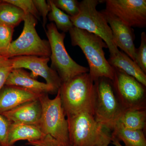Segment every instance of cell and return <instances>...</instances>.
Segmentation results:
<instances>
[{"label": "cell", "instance_id": "18", "mask_svg": "<svg viewBox=\"0 0 146 146\" xmlns=\"http://www.w3.org/2000/svg\"><path fill=\"white\" fill-rule=\"evenodd\" d=\"M112 130L111 136L119 141H123L125 146H146L143 131L128 129L118 122Z\"/></svg>", "mask_w": 146, "mask_h": 146}, {"label": "cell", "instance_id": "3", "mask_svg": "<svg viewBox=\"0 0 146 146\" xmlns=\"http://www.w3.org/2000/svg\"><path fill=\"white\" fill-rule=\"evenodd\" d=\"M67 119L71 145L96 146L111 143V135L91 113L80 112Z\"/></svg>", "mask_w": 146, "mask_h": 146}, {"label": "cell", "instance_id": "7", "mask_svg": "<svg viewBox=\"0 0 146 146\" xmlns=\"http://www.w3.org/2000/svg\"><path fill=\"white\" fill-rule=\"evenodd\" d=\"M95 82L94 117L107 129H113L125 112L115 94L112 80L103 77Z\"/></svg>", "mask_w": 146, "mask_h": 146}, {"label": "cell", "instance_id": "17", "mask_svg": "<svg viewBox=\"0 0 146 146\" xmlns=\"http://www.w3.org/2000/svg\"><path fill=\"white\" fill-rule=\"evenodd\" d=\"M43 135L37 126L11 123L7 138L8 145L14 146L16 142L21 140H27L29 142L38 140Z\"/></svg>", "mask_w": 146, "mask_h": 146}, {"label": "cell", "instance_id": "8", "mask_svg": "<svg viewBox=\"0 0 146 146\" xmlns=\"http://www.w3.org/2000/svg\"><path fill=\"white\" fill-rule=\"evenodd\" d=\"M22 33L3 54V56L10 58L23 56L49 57L50 46L48 41L42 39L35 29L37 19L30 14H26Z\"/></svg>", "mask_w": 146, "mask_h": 146}, {"label": "cell", "instance_id": "30", "mask_svg": "<svg viewBox=\"0 0 146 146\" xmlns=\"http://www.w3.org/2000/svg\"><path fill=\"white\" fill-rule=\"evenodd\" d=\"M111 142H112V144L115 146H123L120 143V141H119L114 137H112V136H111Z\"/></svg>", "mask_w": 146, "mask_h": 146}, {"label": "cell", "instance_id": "32", "mask_svg": "<svg viewBox=\"0 0 146 146\" xmlns=\"http://www.w3.org/2000/svg\"><path fill=\"white\" fill-rule=\"evenodd\" d=\"M2 56H2L1 55V52H0V58Z\"/></svg>", "mask_w": 146, "mask_h": 146}, {"label": "cell", "instance_id": "22", "mask_svg": "<svg viewBox=\"0 0 146 146\" xmlns=\"http://www.w3.org/2000/svg\"><path fill=\"white\" fill-rule=\"evenodd\" d=\"M14 29L13 27L0 23V52L2 56L11 43Z\"/></svg>", "mask_w": 146, "mask_h": 146}, {"label": "cell", "instance_id": "6", "mask_svg": "<svg viewBox=\"0 0 146 146\" xmlns=\"http://www.w3.org/2000/svg\"><path fill=\"white\" fill-rule=\"evenodd\" d=\"M42 108L41 119L37 126L44 135H49L65 145H70L68 121L61 103L59 89L56 96L50 99L48 94L39 98Z\"/></svg>", "mask_w": 146, "mask_h": 146}, {"label": "cell", "instance_id": "34", "mask_svg": "<svg viewBox=\"0 0 146 146\" xmlns=\"http://www.w3.org/2000/svg\"></svg>", "mask_w": 146, "mask_h": 146}, {"label": "cell", "instance_id": "26", "mask_svg": "<svg viewBox=\"0 0 146 146\" xmlns=\"http://www.w3.org/2000/svg\"><path fill=\"white\" fill-rule=\"evenodd\" d=\"M13 69L10 58L4 56L0 58V91L5 86L7 79Z\"/></svg>", "mask_w": 146, "mask_h": 146}, {"label": "cell", "instance_id": "19", "mask_svg": "<svg viewBox=\"0 0 146 146\" xmlns=\"http://www.w3.org/2000/svg\"><path fill=\"white\" fill-rule=\"evenodd\" d=\"M26 14L20 8L5 2H0V23L13 27L24 21Z\"/></svg>", "mask_w": 146, "mask_h": 146}, {"label": "cell", "instance_id": "9", "mask_svg": "<svg viewBox=\"0 0 146 146\" xmlns=\"http://www.w3.org/2000/svg\"><path fill=\"white\" fill-rule=\"evenodd\" d=\"M113 89L125 110L146 109V86L136 79L114 68Z\"/></svg>", "mask_w": 146, "mask_h": 146}, {"label": "cell", "instance_id": "15", "mask_svg": "<svg viewBox=\"0 0 146 146\" xmlns=\"http://www.w3.org/2000/svg\"><path fill=\"white\" fill-rule=\"evenodd\" d=\"M41 95L18 86L5 85L0 91V114L38 99Z\"/></svg>", "mask_w": 146, "mask_h": 146}, {"label": "cell", "instance_id": "4", "mask_svg": "<svg viewBox=\"0 0 146 146\" xmlns=\"http://www.w3.org/2000/svg\"><path fill=\"white\" fill-rule=\"evenodd\" d=\"M100 2L98 0H83L80 2L79 12L70 17L74 27L97 35L105 42L113 56L119 52L114 44L112 31L107 20L101 11L97 10Z\"/></svg>", "mask_w": 146, "mask_h": 146}, {"label": "cell", "instance_id": "2", "mask_svg": "<svg viewBox=\"0 0 146 146\" xmlns=\"http://www.w3.org/2000/svg\"><path fill=\"white\" fill-rule=\"evenodd\" d=\"M59 91L66 117L82 112L94 115L96 87L89 73L79 75L62 82Z\"/></svg>", "mask_w": 146, "mask_h": 146}, {"label": "cell", "instance_id": "11", "mask_svg": "<svg viewBox=\"0 0 146 146\" xmlns=\"http://www.w3.org/2000/svg\"><path fill=\"white\" fill-rule=\"evenodd\" d=\"M13 69L23 68L30 70L31 76L36 79L39 76L46 80V83L58 91L62 81L58 74L48 65L49 57L35 56H23L11 58Z\"/></svg>", "mask_w": 146, "mask_h": 146}, {"label": "cell", "instance_id": "24", "mask_svg": "<svg viewBox=\"0 0 146 146\" xmlns=\"http://www.w3.org/2000/svg\"><path fill=\"white\" fill-rule=\"evenodd\" d=\"M58 8L65 11L70 17L76 16L79 12V4L77 0H52Z\"/></svg>", "mask_w": 146, "mask_h": 146}, {"label": "cell", "instance_id": "13", "mask_svg": "<svg viewBox=\"0 0 146 146\" xmlns=\"http://www.w3.org/2000/svg\"><path fill=\"white\" fill-rule=\"evenodd\" d=\"M5 85L18 86L38 94H55L57 91L51 85L37 81L23 68L13 69L9 75Z\"/></svg>", "mask_w": 146, "mask_h": 146}, {"label": "cell", "instance_id": "5", "mask_svg": "<svg viewBox=\"0 0 146 146\" xmlns=\"http://www.w3.org/2000/svg\"><path fill=\"white\" fill-rule=\"evenodd\" d=\"M46 32L51 49L50 68L58 74L62 82L89 72V68L76 63L67 52L64 45L65 33H60L54 23L46 25Z\"/></svg>", "mask_w": 146, "mask_h": 146}, {"label": "cell", "instance_id": "12", "mask_svg": "<svg viewBox=\"0 0 146 146\" xmlns=\"http://www.w3.org/2000/svg\"><path fill=\"white\" fill-rule=\"evenodd\" d=\"M111 29L114 44L132 60H135L136 48L133 29L124 24L112 13L104 9L101 11Z\"/></svg>", "mask_w": 146, "mask_h": 146}, {"label": "cell", "instance_id": "1", "mask_svg": "<svg viewBox=\"0 0 146 146\" xmlns=\"http://www.w3.org/2000/svg\"><path fill=\"white\" fill-rule=\"evenodd\" d=\"M69 32L73 46H78L85 55L89 66V75L94 82L101 78L113 80L114 68L105 56L107 45L99 36L73 27Z\"/></svg>", "mask_w": 146, "mask_h": 146}, {"label": "cell", "instance_id": "23", "mask_svg": "<svg viewBox=\"0 0 146 146\" xmlns=\"http://www.w3.org/2000/svg\"><path fill=\"white\" fill-rule=\"evenodd\" d=\"M3 1L20 8L26 14H31L37 20H40V15L33 0H4Z\"/></svg>", "mask_w": 146, "mask_h": 146}, {"label": "cell", "instance_id": "20", "mask_svg": "<svg viewBox=\"0 0 146 146\" xmlns=\"http://www.w3.org/2000/svg\"><path fill=\"white\" fill-rule=\"evenodd\" d=\"M146 120V110H128L124 112L118 122L128 129L143 131Z\"/></svg>", "mask_w": 146, "mask_h": 146}, {"label": "cell", "instance_id": "33", "mask_svg": "<svg viewBox=\"0 0 146 146\" xmlns=\"http://www.w3.org/2000/svg\"><path fill=\"white\" fill-rule=\"evenodd\" d=\"M1 1H0V2H1Z\"/></svg>", "mask_w": 146, "mask_h": 146}, {"label": "cell", "instance_id": "10", "mask_svg": "<svg viewBox=\"0 0 146 146\" xmlns=\"http://www.w3.org/2000/svg\"><path fill=\"white\" fill-rule=\"evenodd\" d=\"M106 10L130 27L146 26V0H106Z\"/></svg>", "mask_w": 146, "mask_h": 146}, {"label": "cell", "instance_id": "29", "mask_svg": "<svg viewBox=\"0 0 146 146\" xmlns=\"http://www.w3.org/2000/svg\"><path fill=\"white\" fill-rule=\"evenodd\" d=\"M11 123L0 114V146H9L7 138Z\"/></svg>", "mask_w": 146, "mask_h": 146}, {"label": "cell", "instance_id": "21", "mask_svg": "<svg viewBox=\"0 0 146 146\" xmlns=\"http://www.w3.org/2000/svg\"><path fill=\"white\" fill-rule=\"evenodd\" d=\"M47 2L50 5L51 9L48 15L49 20L54 22L58 30H60L65 33L70 31L74 27L70 16L56 7L53 3L52 0L47 1Z\"/></svg>", "mask_w": 146, "mask_h": 146}, {"label": "cell", "instance_id": "25", "mask_svg": "<svg viewBox=\"0 0 146 146\" xmlns=\"http://www.w3.org/2000/svg\"><path fill=\"white\" fill-rule=\"evenodd\" d=\"M134 61L146 74V34L145 32L141 33V44L138 48H136Z\"/></svg>", "mask_w": 146, "mask_h": 146}, {"label": "cell", "instance_id": "31", "mask_svg": "<svg viewBox=\"0 0 146 146\" xmlns=\"http://www.w3.org/2000/svg\"><path fill=\"white\" fill-rule=\"evenodd\" d=\"M109 144H101V145H98L96 146H109Z\"/></svg>", "mask_w": 146, "mask_h": 146}, {"label": "cell", "instance_id": "16", "mask_svg": "<svg viewBox=\"0 0 146 146\" xmlns=\"http://www.w3.org/2000/svg\"><path fill=\"white\" fill-rule=\"evenodd\" d=\"M113 68L122 71L134 78L137 81L146 86V74L130 57L123 52H119L107 60Z\"/></svg>", "mask_w": 146, "mask_h": 146}, {"label": "cell", "instance_id": "28", "mask_svg": "<svg viewBox=\"0 0 146 146\" xmlns=\"http://www.w3.org/2000/svg\"><path fill=\"white\" fill-rule=\"evenodd\" d=\"M35 7L40 16L43 18V27L46 31L47 23V16L50 11V6L45 0H33Z\"/></svg>", "mask_w": 146, "mask_h": 146}, {"label": "cell", "instance_id": "14", "mask_svg": "<svg viewBox=\"0 0 146 146\" xmlns=\"http://www.w3.org/2000/svg\"><path fill=\"white\" fill-rule=\"evenodd\" d=\"M42 113V105L39 98L21 105L1 115L11 123L38 126Z\"/></svg>", "mask_w": 146, "mask_h": 146}, {"label": "cell", "instance_id": "27", "mask_svg": "<svg viewBox=\"0 0 146 146\" xmlns=\"http://www.w3.org/2000/svg\"><path fill=\"white\" fill-rule=\"evenodd\" d=\"M27 145L33 146H72L62 143L52 136L44 134L38 140L29 141Z\"/></svg>", "mask_w": 146, "mask_h": 146}]
</instances>
